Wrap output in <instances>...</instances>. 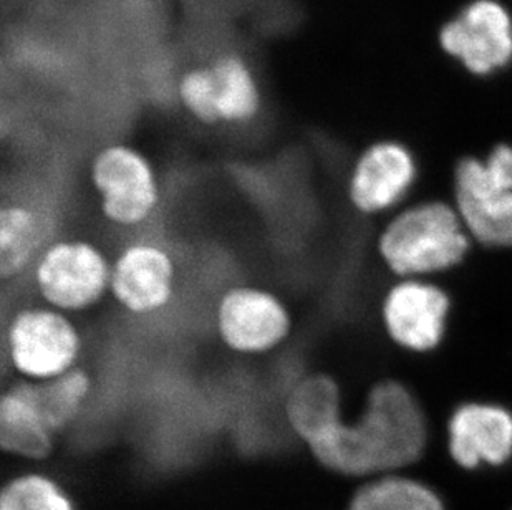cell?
Segmentation results:
<instances>
[{"label":"cell","mask_w":512,"mask_h":510,"mask_svg":"<svg viewBox=\"0 0 512 510\" xmlns=\"http://www.w3.org/2000/svg\"><path fill=\"white\" fill-rule=\"evenodd\" d=\"M90 181L103 219L121 231H140L161 207V186L150 159L126 145L98 151Z\"/></svg>","instance_id":"obj_6"},{"label":"cell","mask_w":512,"mask_h":510,"mask_svg":"<svg viewBox=\"0 0 512 510\" xmlns=\"http://www.w3.org/2000/svg\"><path fill=\"white\" fill-rule=\"evenodd\" d=\"M29 274L40 304L73 317L110 297L112 257L90 239L55 237Z\"/></svg>","instance_id":"obj_4"},{"label":"cell","mask_w":512,"mask_h":510,"mask_svg":"<svg viewBox=\"0 0 512 510\" xmlns=\"http://www.w3.org/2000/svg\"><path fill=\"white\" fill-rule=\"evenodd\" d=\"M450 453L459 466H501L512 456V414L503 406H459L448 426Z\"/></svg>","instance_id":"obj_12"},{"label":"cell","mask_w":512,"mask_h":510,"mask_svg":"<svg viewBox=\"0 0 512 510\" xmlns=\"http://www.w3.org/2000/svg\"><path fill=\"white\" fill-rule=\"evenodd\" d=\"M179 265L165 242L133 237L112 257L110 299L131 317H155L178 297Z\"/></svg>","instance_id":"obj_7"},{"label":"cell","mask_w":512,"mask_h":510,"mask_svg":"<svg viewBox=\"0 0 512 510\" xmlns=\"http://www.w3.org/2000/svg\"><path fill=\"white\" fill-rule=\"evenodd\" d=\"M416 164L405 146L382 141L370 146L353 164L348 201L363 216H377L405 198L415 183Z\"/></svg>","instance_id":"obj_10"},{"label":"cell","mask_w":512,"mask_h":510,"mask_svg":"<svg viewBox=\"0 0 512 510\" xmlns=\"http://www.w3.org/2000/svg\"><path fill=\"white\" fill-rule=\"evenodd\" d=\"M35 395L50 429L57 436L77 423L93 393V375L78 366L67 375L47 383H34Z\"/></svg>","instance_id":"obj_16"},{"label":"cell","mask_w":512,"mask_h":510,"mask_svg":"<svg viewBox=\"0 0 512 510\" xmlns=\"http://www.w3.org/2000/svg\"><path fill=\"white\" fill-rule=\"evenodd\" d=\"M57 434L50 429L34 383L15 380L0 396V448L29 461H44L54 453Z\"/></svg>","instance_id":"obj_14"},{"label":"cell","mask_w":512,"mask_h":510,"mask_svg":"<svg viewBox=\"0 0 512 510\" xmlns=\"http://www.w3.org/2000/svg\"><path fill=\"white\" fill-rule=\"evenodd\" d=\"M450 299L435 285L403 280L388 290L382 305L388 337L406 350L428 352L445 335Z\"/></svg>","instance_id":"obj_9"},{"label":"cell","mask_w":512,"mask_h":510,"mask_svg":"<svg viewBox=\"0 0 512 510\" xmlns=\"http://www.w3.org/2000/svg\"><path fill=\"white\" fill-rule=\"evenodd\" d=\"M4 352L17 380L47 383L82 366L85 340L72 315L29 304L10 313Z\"/></svg>","instance_id":"obj_3"},{"label":"cell","mask_w":512,"mask_h":510,"mask_svg":"<svg viewBox=\"0 0 512 510\" xmlns=\"http://www.w3.org/2000/svg\"><path fill=\"white\" fill-rule=\"evenodd\" d=\"M458 211L445 203L410 207L388 222L378 254L401 277L433 274L463 260L469 241Z\"/></svg>","instance_id":"obj_2"},{"label":"cell","mask_w":512,"mask_h":510,"mask_svg":"<svg viewBox=\"0 0 512 510\" xmlns=\"http://www.w3.org/2000/svg\"><path fill=\"white\" fill-rule=\"evenodd\" d=\"M440 44L468 72L486 77L512 62V17L496 0H474L441 29Z\"/></svg>","instance_id":"obj_8"},{"label":"cell","mask_w":512,"mask_h":510,"mask_svg":"<svg viewBox=\"0 0 512 510\" xmlns=\"http://www.w3.org/2000/svg\"><path fill=\"white\" fill-rule=\"evenodd\" d=\"M348 510H445V506L425 484L385 476L360 487Z\"/></svg>","instance_id":"obj_18"},{"label":"cell","mask_w":512,"mask_h":510,"mask_svg":"<svg viewBox=\"0 0 512 510\" xmlns=\"http://www.w3.org/2000/svg\"><path fill=\"white\" fill-rule=\"evenodd\" d=\"M55 217L30 201H5L0 209V275L4 282L29 274L35 260L54 241Z\"/></svg>","instance_id":"obj_13"},{"label":"cell","mask_w":512,"mask_h":510,"mask_svg":"<svg viewBox=\"0 0 512 510\" xmlns=\"http://www.w3.org/2000/svg\"><path fill=\"white\" fill-rule=\"evenodd\" d=\"M455 189L466 231L486 246L512 247V193L493 183L484 161L463 159L456 166Z\"/></svg>","instance_id":"obj_11"},{"label":"cell","mask_w":512,"mask_h":510,"mask_svg":"<svg viewBox=\"0 0 512 510\" xmlns=\"http://www.w3.org/2000/svg\"><path fill=\"white\" fill-rule=\"evenodd\" d=\"M425 444V414L415 396L397 381H382L368 391L357 419L335 416L304 446L325 469L363 477L408 466Z\"/></svg>","instance_id":"obj_1"},{"label":"cell","mask_w":512,"mask_h":510,"mask_svg":"<svg viewBox=\"0 0 512 510\" xmlns=\"http://www.w3.org/2000/svg\"><path fill=\"white\" fill-rule=\"evenodd\" d=\"M340 413L342 390L327 373L300 376L285 395V423L302 444Z\"/></svg>","instance_id":"obj_15"},{"label":"cell","mask_w":512,"mask_h":510,"mask_svg":"<svg viewBox=\"0 0 512 510\" xmlns=\"http://www.w3.org/2000/svg\"><path fill=\"white\" fill-rule=\"evenodd\" d=\"M213 330L229 352L264 357L289 342L294 315L274 290L237 282L224 287L214 300Z\"/></svg>","instance_id":"obj_5"},{"label":"cell","mask_w":512,"mask_h":510,"mask_svg":"<svg viewBox=\"0 0 512 510\" xmlns=\"http://www.w3.org/2000/svg\"><path fill=\"white\" fill-rule=\"evenodd\" d=\"M179 98L196 120L206 125L219 123L216 82L211 67L186 73L179 83Z\"/></svg>","instance_id":"obj_20"},{"label":"cell","mask_w":512,"mask_h":510,"mask_svg":"<svg viewBox=\"0 0 512 510\" xmlns=\"http://www.w3.org/2000/svg\"><path fill=\"white\" fill-rule=\"evenodd\" d=\"M213 70L219 121L246 123L256 116L261 103L256 78L247 63L237 55L218 58Z\"/></svg>","instance_id":"obj_17"},{"label":"cell","mask_w":512,"mask_h":510,"mask_svg":"<svg viewBox=\"0 0 512 510\" xmlns=\"http://www.w3.org/2000/svg\"><path fill=\"white\" fill-rule=\"evenodd\" d=\"M0 510H75V506L54 477L44 472H25L2 487Z\"/></svg>","instance_id":"obj_19"},{"label":"cell","mask_w":512,"mask_h":510,"mask_svg":"<svg viewBox=\"0 0 512 510\" xmlns=\"http://www.w3.org/2000/svg\"><path fill=\"white\" fill-rule=\"evenodd\" d=\"M484 164L493 183L499 189L512 193V146H496Z\"/></svg>","instance_id":"obj_21"}]
</instances>
